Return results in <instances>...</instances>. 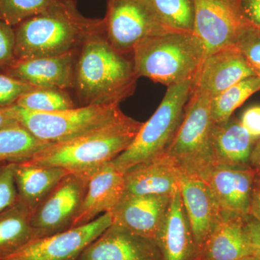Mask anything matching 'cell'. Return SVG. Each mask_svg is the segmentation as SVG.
Listing matches in <instances>:
<instances>
[{"label": "cell", "instance_id": "obj_45", "mask_svg": "<svg viewBox=\"0 0 260 260\" xmlns=\"http://www.w3.org/2000/svg\"><path fill=\"white\" fill-rule=\"evenodd\" d=\"M0 19H1V18H0Z\"/></svg>", "mask_w": 260, "mask_h": 260}, {"label": "cell", "instance_id": "obj_30", "mask_svg": "<svg viewBox=\"0 0 260 260\" xmlns=\"http://www.w3.org/2000/svg\"><path fill=\"white\" fill-rule=\"evenodd\" d=\"M34 88L25 82L0 72V108L16 104L22 95Z\"/></svg>", "mask_w": 260, "mask_h": 260}, {"label": "cell", "instance_id": "obj_5", "mask_svg": "<svg viewBox=\"0 0 260 260\" xmlns=\"http://www.w3.org/2000/svg\"><path fill=\"white\" fill-rule=\"evenodd\" d=\"M194 76L168 87L160 105L143 123L129 148L112 160L117 170L124 174L140 162L167 153L182 121Z\"/></svg>", "mask_w": 260, "mask_h": 260}, {"label": "cell", "instance_id": "obj_17", "mask_svg": "<svg viewBox=\"0 0 260 260\" xmlns=\"http://www.w3.org/2000/svg\"><path fill=\"white\" fill-rule=\"evenodd\" d=\"M179 190L199 253L221 211L209 186L201 177L181 173Z\"/></svg>", "mask_w": 260, "mask_h": 260}, {"label": "cell", "instance_id": "obj_24", "mask_svg": "<svg viewBox=\"0 0 260 260\" xmlns=\"http://www.w3.org/2000/svg\"><path fill=\"white\" fill-rule=\"evenodd\" d=\"M31 214L19 200L0 213V260L13 255L35 239L30 224Z\"/></svg>", "mask_w": 260, "mask_h": 260}, {"label": "cell", "instance_id": "obj_42", "mask_svg": "<svg viewBox=\"0 0 260 260\" xmlns=\"http://www.w3.org/2000/svg\"><path fill=\"white\" fill-rule=\"evenodd\" d=\"M256 73H257V74L259 75L260 76V70H256Z\"/></svg>", "mask_w": 260, "mask_h": 260}, {"label": "cell", "instance_id": "obj_15", "mask_svg": "<svg viewBox=\"0 0 260 260\" xmlns=\"http://www.w3.org/2000/svg\"><path fill=\"white\" fill-rule=\"evenodd\" d=\"M256 174L251 168L213 166L202 179L209 186L220 211L250 215Z\"/></svg>", "mask_w": 260, "mask_h": 260}, {"label": "cell", "instance_id": "obj_11", "mask_svg": "<svg viewBox=\"0 0 260 260\" xmlns=\"http://www.w3.org/2000/svg\"><path fill=\"white\" fill-rule=\"evenodd\" d=\"M112 223L111 212L102 214L81 226L34 239L3 260H78L84 249Z\"/></svg>", "mask_w": 260, "mask_h": 260}, {"label": "cell", "instance_id": "obj_27", "mask_svg": "<svg viewBox=\"0 0 260 260\" xmlns=\"http://www.w3.org/2000/svg\"><path fill=\"white\" fill-rule=\"evenodd\" d=\"M17 105L31 112H60L77 107L69 93L56 88H36L19 99Z\"/></svg>", "mask_w": 260, "mask_h": 260}, {"label": "cell", "instance_id": "obj_19", "mask_svg": "<svg viewBox=\"0 0 260 260\" xmlns=\"http://www.w3.org/2000/svg\"><path fill=\"white\" fill-rule=\"evenodd\" d=\"M246 217L220 212L218 222L200 249L197 259L238 260L253 256L246 230Z\"/></svg>", "mask_w": 260, "mask_h": 260}, {"label": "cell", "instance_id": "obj_37", "mask_svg": "<svg viewBox=\"0 0 260 260\" xmlns=\"http://www.w3.org/2000/svg\"><path fill=\"white\" fill-rule=\"evenodd\" d=\"M249 167L256 176H260V139L256 142L253 148L249 159Z\"/></svg>", "mask_w": 260, "mask_h": 260}, {"label": "cell", "instance_id": "obj_16", "mask_svg": "<svg viewBox=\"0 0 260 260\" xmlns=\"http://www.w3.org/2000/svg\"><path fill=\"white\" fill-rule=\"evenodd\" d=\"M78 50L60 55L15 59L3 73L34 88H73L74 70Z\"/></svg>", "mask_w": 260, "mask_h": 260}, {"label": "cell", "instance_id": "obj_14", "mask_svg": "<svg viewBox=\"0 0 260 260\" xmlns=\"http://www.w3.org/2000/svg\"><path fill=\"white\" fill-rule=\"evenodd\" d=\"M257 75L237 46L220 49L207 56L197 72L192 88L215 97L242 80Z\"/></svg>", "mask_w": 260, "mask_h": 260}, {"label": "cell", "instance_id": "obj_38", "mask_svg": "<svg viewBox=\"0 0 260 260\" xmlns=\"http://www.w3.org/2000/svg\"><path fill=\"white\" fill-rule=\"evenodd\" d=\"M250 215L260 223V191L256 187L255 184L251 197Z\"/></svg>", "mask_w": 260, "mask_h": 260}, {"label": "cell", "instance_id": "obj_34", "mask_svg": "<svg viewBox=\"0 0 260 260\" xmlns=\"http://www.w3.org/2000/svg\"><path fill=\"white\" fill-rule=\"evenodd\" d=\"M235 3L243 20L260 30V0H235Z\"/></svg>", "mask_w": 260, "mask_h": 260}, {"label": "cell", "instance_id": "obj_39", "mask_svg": "<svg viewBox=\"0 0 260 260\" xmlns=\"http://www.w3.org/2000/svg\"><path fill=\"white\" fill-rule=\"evenodd\" d=\"M19 125L20 124L14 118L7 114L3 108H0V129H8Z\"/></svg>", "mask_w": 260, "mask_h": 260}, {"label": "cell", "instance_id": "obj_9", "mask_svg": "<svg viewBox=\"0 0 260 260\" xmlns=\"http://www.w3.org/2000/svg\"><path fill=\"white\" fill-rule=\"evenodd\" d=\"M93 174L69 173L44 198L30 217L35 239L71 229Z\"/></svg>", "mask_w": 260, "mask_h": 260}, {"label": "cell", "instance_id": "obj_2", "mask_svg": "<svg viewBox=\"0 0 260 260\" xmlns=\"http://www.w3.org/2000/svg\"><path fill=\"white\" fill-rule=\"evenodd\" d=\"M138 79L132 58L113 47L105 31L92 34L80 47L73 88L80 107L120 104L134 93Z\"/></svg>", "mask_w": 260, "mask_h": 260}, {"label": "cell", "instance_id": "obj_26", "mask_svg": "<svg viewBox=\"0 0 260 260\" xmlns=\"http://www.w3.org/2000/svg\"><path fill=\"white\" fill-rule=\"evenodd\" d=\"M259 90L260 76L257 74L235 84L213 97L211 103V113L214 124H220L226 122L232 118L236 109Z\"/></svg>", "mask_w": 260, "mask_h": 260}, {"label": "cell", "instance_id": "obj_13", "mask_svg": "<svg viewBox=\"0 0 260 260\" xmlns=\"http://www.w3.org/2000/svg\"><path fill=\"white\" fill-rule=\"evenodd\" d=\"M172 195L132 194L124 192L111 213L113 223L156 243Z\"/></svg>", "mask_w": 260, "mask_h": 260}, {"label": "cell", "instance_id": "obj_44", "mask_svg": "<svg viewBox=\"0 0 260 260\" xmlns=\"http://www.w3.org/2000/svg\"><path fill=\"white\" fill-rule=\"evenodd\" d=\"M196 260H198V259H196Z\"/></svg>", "mask_w": 260, "mask_h": 260}, {"label": "cell", "instance_id": "obj_3", "mask_svg": "<svg viewBox=\"0 0 260 260\" xmlns=\"http://www.w3.org/2000/svg\"><path fill=\"white\" fill-rule=\"evenodd\" d=\"M143 122L123 113L109 124L74 139L54 143L27 161L61 168L75 174H92L129 148Z\"/></svg>", "mask_w": 260, "mask_h": 260}, {"label": "cell", "instance_id": "obj_41", "mask_svg": "<svg viewBox=\"0 0 260 260\" xmlns=\"http://www.w3.org/2000/svg\"><path fill=\"white\" fill-rule=\"evenodd\" d=\"M238 260H257L254 257V256H247V257L242 258V259H238Z\"/></svg>", "mask_w": 260, "mask_h": 260}, {"label": "cell", "instance_id": "obj_23", "mask_svg": "<svg viewBox=\"0 0 260 260\" xmlns=\"http://www.w3.org/2000/svg\"><path fill=\"white\" fill-rule=\"evenodd\" d=\"M14 179L18 200L31 213L69 171L59 167H44L23 160L14 162Z\"/></svg>", "mask_w": 260, "mask_h": 260}, {"label": "cell", "instance_id": "obj_28", "mask_svg": "<svg viewBox=\"0 0 260 260\" xmlns=\"http://www.w3.org/2000/svg\"><path fill=\"white\" fill-rule=\"evenodd\" d=\"M160 20L174 31L193 32L194 0H150Z\"/></svg>", "mask_w": 260, "mask_h": 260}, {"label": "cell", "instance_id": "obj_33", "mask_svg": "<svg viewBox=\"0 0 260 260\" xmlns=\"http://www.w3.org/2000/svg\"><path fill=\"white\" fill-rule=\"evenodd\" d=\"M249 64L260 70V30L249 26L237 44Z\"/></svg>", "mask_w": 260, "mask_h": 260}, {"label": "cell", "instance_id": "obj_31", "mask_svg": "<svg viewBox=\"0 0 260 260\" xmlns=\"http://www.w3.org/2000/svg\"><path fill=\"white\" fill-rule=\"evenodd\" d=\"M13 165L14 162L0 165V213L18 201Z\"/></svg>", "mask_w": 260, "mask_h": 260}, {"label": "cell", "instance_id": "obj_40", "mask_svg": "<svg viewBox=\"0 0 260 260\" xmlns=\"http://www.w3.org/2000/svg\"><path fill=\"white\" fill-rule=\"evenodd\" d=\"M255 186L260 191V176H256Z\"/></svg>", "mask_w": 260, "mask_h": 260}, {"label": "cell", "instance_id": "obj_18", "mask_svg": "<svg viewBox=\"0 0 260 260\" xmlns=\"http://www.w3.org/2000/svg\"><path fill=\"white\" fill-rule=\"evenodd\" d=\"M124 191V174L117 170L112 162L100 168L89 179L86 193L72 228L85 225L100 214L112 212Z\"/></svg>", "mask_w": 260, "mask_h": 260}, {"label": "cell", "instance_id": "obj_29", "mask_svg": "<svg viewBox=\"0 0 260 260\" xmlns=\"http://www.w3.org/2000/svg\"><path fill=\"white\" fill-rule=\"evenodd\" d=\"M54 0H0V18L14 27L42 13Z\"/></svg>", "mask_w": 260, "mask_h": 260}, {"label": "cell", "instance_id": "obj_10", "mask_svg": "<svg viewBox=\"0 0 260 260\" xmlns=\"http://www.w3.org/2000/svg\"><path fill=\"white\" fill-rule=\"evenodd\" d=\"M249 26L239 14L235 1L194 0L193 34L203 44L205 58L237 46Z\"/></svg>", "mask_w": 260, "mask_h": 260}, {"label": "cell", "instance_id": "obj_43", "mask_svg": "<svg viewBox=\"0 0 260 260\" xmlns=\"http://www.w3.org/2000/svg\"><path fill=\"white\" fill-rule=\"evenodd\" d=\"M233 1H235V0H233Z\"/></svg>", "mask_w": 260, "mask_h": 260}, {"label": "cell", "instance_id": "obj_25", "mask_svg": "<svg viewBox=\"0 0 260 260\" xmlns=\"http://www.w3.org/2000/svg\"><path fill=\"white\" fill-rule=\"evenodd\" d=\"M49 145L21 125L0 129V165L27 160Z\"/></svg>", "mask_w": 260, "mask_h": 260}, {"label": "cell", "instance_id": "obj_21", "mask_svg": "<svg viewBox=\"0 0 260 260\" xmlns=\"http://www.w3.org/2000/svg\"><path fill=\"white\" fill-rule=\"evenodd\" d=\"M181 172L167 153L145 160L124 173V192L172 195L179 187Z\"/></svg>", "mask_w": 260, "mask_h": 260}, {"label": "cell", "instance_id": "obj_35", "mask_svg": "<svg viewBox=\"0 0 260 260\" xmlns=\"http://www.w3.org/2000/svg\"><path fill=\"white\" fill-rule=\"evenodd\" d=\"M239 121L253 139H260V105L248 108Z\"/></svg>", "mask_w": 260, "mask_h": 260}, {"label": "cell", "instance_id": "obj_20", "mask_svg": "<svg viewBox=\"0 0 260 260\" xmlns=\"http://www.w3.org/2000/svg\"><path fill=\"white\" fill-rule=\"evenodd\" d=\"M162 260H196L198 249L181 200L179 187L171 198L157 237Z\"/></svg>", "mask_w": 260, "mask_h": 260}, {"label": "cell", "instance_id": "obj_12", "mask_svg": "<svg viewBox=\"0 0 260 260\" xmlns=\"http://www.w3.org/2000/svg\"><path fill=\"white\" fill-rule=\"evenodd\" d=\"M78 260H162L156 243L112 223Z\"/></svg>", "mask_w": 260, "mask_h": 260}, {"label": "cell", "instance_id": "obj_1", "mask_svg": "<svg viewBox=\"0 0 260 260\" xmlns=\"http://www.w3.org/2000/svg\"><path fill=\"white\" fill-rule=\"evenodd\" d=\"M13 28L16 59L57 56L78 50L90 35L105 31L104 20L85 17L75 0H54L42 13Z\"/></svg>", "mask_w": 260, "mask_h": 260}, {"label": "cell", "instance_id": "obj_4", "mask_svg": "<svg viewBox=\"0 0 260 260\" xmlns=\"http://www.w3.org/2000/svg\"><path fill=\"white\" fill-rule=\"evenodd\" d=\"M135 73L166 86L194 76L205 58L203 44L193 32L172 31L143 39L133 47Z\"/></svg>", "mask_w": 260, "mask_h": 260}, {"label": "cell", "instance_id": "obj_8", "mask_svg": "<svg viewBox=\"0 0 260 260\" xmlns=\"http://www.w3.org/2000/svg\"><path fill=\"white\" fill-rule=\"evenodd\" d=\"M103 20L107 40L124 54L145 38L174 31L160 20L150 0H108Z\"/></svg>", "mask_w": 260, "mask_h": 260}, {"label": "cell", "instance_id": "obj_7", "mask_svg": "<svg viewBox=\"0 0 260 260\" xmlns=\"http://www.w3.org/2000/svg\"><path fill=\"white\" fill-rule=\"evenodd\" d=\"M37 139L63 143L109 124L123 114L119 104L77 107L60 112H31L17 104L3 108Z\"/></svg>", "mask_w": 260, "mask_h": 260}, {"label": "cell", "instance_id": "obj_22", "mask_svg": "<svg viewBox=\"0 0 260 260\" xmlns=\"http://www.w3.org/2000/svg\"><path fill=\"white\" fill-rule=\"evenodd\" d=\"M256 142L235 118L215 124L212 138L214 166L250 168L249 159Z\"/></svg>", "mask_w": 260, "mask_h": 260}, {"label": "cell", "instance_id": "obj_36", "mask_svg": "<svg viewBox=\"0 0 260 260\" xmlns=\"http://www.w3.org/2000/svg\"><path fill=\"white\" fill-rule=\"evenodd\" d=\"M246 233L249 237L253 256L260 260V223L254 217L249 215L246 217Z\"/></svg>", "mask_w": 260, "mask_h": 260}, {"label": "cell", "instance_id": "obj_6", "mask_svg": "<svg viewBox=\"0 0 260 260\" xmlns=\"http://www.w3.org/2000/svg\"><path fill=\"white\" fill-rule=\"evenodd\" d=\"M212 99L210 93L191 88L180 126L166 153L182 174L203 178L214 166Z\"/></svg>", "mask_w": 260, "mask_h": 260}, {"label": "cell", "instance_id": "obj_32", "mask_svg": "<svg viewBox=\"0 0 260 260\" xmlns=\"http://www.w3.org/2000/svg\"><path fill=\"white\" fill-rule=\"evenodd\" d=\"M15 59L14 28L0 19V72L8 69Z\"/></svg>", "mask_w": 260, "mask_h": 260}]
</instances>
